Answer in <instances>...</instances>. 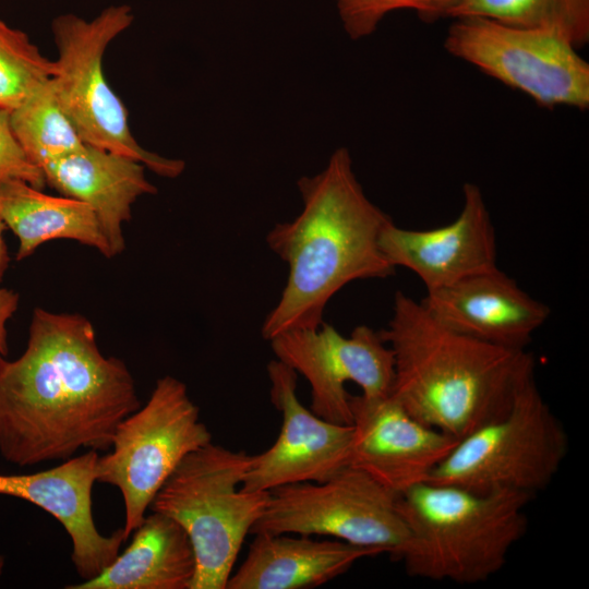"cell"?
I'll return each mask as SVG.
<instances>
[{"label": "cell", "mask_w": 589, "mask_h": 589, "mask_svg": "<svg viewBox=\"0 0 589 589\" xmlns=\"http://www.w3.org/2000/svg\"><path fill=\"white\" fill-rule=\"evenodd\" d=\"M140 407L130 370L100 351L87 317L36 308L23 353L0 360V455L29 467L108 450Z\"/></svg>", "instance_id": "obj_1"}, {"label": "cell", "mask_w": 589, "mask_h": 589, "mask_svg": "<svg viewBox=\"0 0 589 589\" xmlns=\"http://www.w3.org/2000/svg\"><path fill=\"white\" fill-rule=\"evenodd\" d=\"M303 202L291 221L276 224L266 242L288 266V278L261 334L271 340L293 329L322 325L328 301L346 285L395 274L380 247L393 219L369 200L349 151L336 149L324 170L298 180Z\"/></svg>", "instance_id": "obj_2"}, {"label": "cell", "mask_w": 589, "mask_h": 589, "mask_svg": "<svg viewBox=\"0 0 589 589\" xmlns=\"http://www.w3.org/2000/svg\"><path fill=\"white\" fill-rule=\"evenodd\" d=\"M382 339L394 356L390 395L414 418L456 440L504 414L534 373L526 349L489 344L437 322L402 291Z\"/></svg>", "instance_id": "obj_3"}, {"label": "cell", "mask_w": 589, "mask_h": 589, "mask_svg": "<svg viewBox=\"0 0 589 589\" xmlns=\"http://www.w3.org/2000/svg\"><path fill=\"white\" fill-rule=\"evenodd\" d=\"M532 496L426 481L398 495L408 530L399 561L410 577L477 585L506 564L526 534Z\"/></svg>", "instance_id": "obj_4"}, {"label": "cell", "mask_w": 589, "mask_h": 589, "mask_svg": "<svg viewBox=\"0 0 589 589\" xmlns=\"http://www.w3.org/2000/svg\"><path fill=\"white\" fill-rule=\"evenodd\" d=\"M252 455L208 443L188 454L149 509L175 519L195 555L190 589H226L245 537L264 513L269 492L244 491Z\"/></svg>", "instance_id": "obj_5"}, {"label": "cell", "mask_w": 589, "mask_h": 589, "mask_svg": "<svg viewBox=\"0 0 589 589\" xmlns=\"http://www.w3.org/2000/svg\"><path fill=\"white\" fill-rule=\"evenodd\" d=\"M568 447L567 432L533 373L519 386L507 411L458 440L429 481L533 497L556 477Z\"/></svg>", "instance_id": "obj_6"}, {"label": "cell", "mask_w": 589, "mask_h": 589, "mask_svg": "<svg viewBox=\"0 0 589 589\" xmlns=\"http://www.w3.org/2000/svg\"><path fill=\"white\" fill-rule=\"evenodd\" d=\"M133 21L128 5L105 9L92 21L57 17L52 32L59 57L52 85L58 101L85 144L141 161L158 176L176 178L185 164L144 149L130 131L128 111L109 86L103 57L109 43Z\"/></svg>", "instance_id": "obj_7"}, {"label": "cell", "mask_w": 589, "mask_h": 589, "mask_svg": "<svg viewBox=\"0 0 589 589\" xmlns=\"http://www.w3.org/2000/svg\"><path fill=\"white\" fill-rule=\"evenodd\" d=\"M211 442L187 385L171 375L158 378L146 404L117 425L112 450L97 459L96 482L121 492L125 540L182 459Z\"/></svg>", "instance_id": "obj_8"}, {"label": "cell", "mask_w": 589, "mask_h": 589, "mask_svg": "<svg viewBox=\"0 0 589 589\" xmlns=\"http://www.w3.org/2000/svg\"><path fill=\"white\" fill-rule=\"evenodd\" d=\"M397 500L398 494L348 466L323 482L269 491L266 508L250 533L330 536L399 561L408 530Z\"/></svg>", "instance_id": "obj_9"}, {"label": "cell", "mask_w": 589, "mask_h": 589, "mask_svg": "<svg viewBox=\"0 0 589 589\" xmlns=\"http://www.w3.org/2000/svg\"><path fill=\"white\" fill-rule=\"evenodd\" d=\"M445 50L539 106L589 108V63L567 39L481 16L453 19Z\"/></svg>", "instance_id": "obj_10"}, {"label": "cell", "mask_w": 589, "mask_h": 589, "mask_svg": "<svg viewBox=\"0 0 589 589\" xmlns=\"http://www.w3.org/2000/svg\"><path fill=\"white\" fill-rule=\"evenodd\" d=\"M276 359L305 377L311 386V410L327 421L351 425L350 394L357 384L365 397L390 395L394 356L378 330L366 325L350 336L322 323L314 329H293L269 340Z\"/></svg>", "instance_id": "obj_11"}, {"label": "cell", "mask_w": 589, "mask_h": 589, "mask_svg": "<svg viewBox=\"0 0 589 589\" xmlns=\"http://www.w3.org/2000/svg\"><path fill=\"white\" fill-rule=\"evenodd\" d=\"M267 374L281 429L268 449L252 455L241 488L269 492L293 483L323 482L348 467L352 425L327 421L306 409L297 396L298 373L284 362L272 360Z\"/></svg>", "instance_id": "obj_12"}, {"label": "cell", "mask_w": 589, "mask_h": 589, "mask_svg": "<svg viewBox=\"0 0 589 589\" xmlns=\"http://www.w3.org/2000/svg\"><path fill=\"white\" fill-rule=\"evenodd\" d=\"M349 466L401 494L426 482L458 440L410 414L392 395H350Z\"/></svg>", "instance_id": "obj_13"}, {"label": "cell", "mask_w": 589, "mask_h": 589, "mask_svg": "<svg viewBox=\"0 0 589 589\" xmlns=\"http://www.w3.org/2000/svg\"><path fill=\"white\" fill-rule=\"evenodd\" d=\"M462 194L461 211L448 225L413 230L392 220L381 233L388 262L413 272L426 292L497 267L495 230L482 191L468 182Z\"/></svg>", "instance_id": "obj_14"}, {"label": "cell", "mask_w": 589, "mask_h": 589, "mask_svg": "<svg viewBox=\"0 0 589 589\" xmlns=\"http://www.w3.org/2000/svg\"><path fill=\"white\" fill-rule=\"evenodd\" d=\"M98 456L97 450L89 449L39 472L0 473V494L25 500L62 525L71 538L72 563L83 580L107 568L125 541L122 528L104 536L95 525L92 491Z\"/></svg>", "instance_id": "obj_15"}, {"label": "cell", "mask_w": 589, "mask_h": 589, "mask_svg": "<svg viewBox=\"0 0 589 589\" xmlns=\"http://www.w3.org/2000/svg\"><path fill=\"white\" fill-rule=\"evenodd\" d=\"M421 303L446 327L512 349H526L551 313L498 267L428 291Z\"/></svg>", "instance_id": "obj_16"}, {"label": "cell", "mask_w": 589, "mask_h": 589, "mask_svg": "<svg viewBox=\"0 0 589 589\" xmlns=\"http://www.w3.org/2000/svg\"><path fill=\"white\" fill-rule=\"evenodd\" d=\"M145 168L134 158L84 143L46 165L43 173L46 183L63 196L93 209L113 257L125 248L122 225L131 218L132 204L157 192L146 179Z\"/></svg>", "instance_id": "obj_17"}, {"label": "cell", "mask_w": 589, "mask_h": 589, "mask_svg": "<svg viewBox=\"0 0 589 589\" xmlns=\"http://www.w3.org/2000/svg\"><path fill=\"white\" fill-rule=\"evenodd\" d=\"M241 566L226 589H302L322 586L348 572L358 561L376 556L377 549L340 540H314L256 533Z\"/></svg>", "instance_id": "obj_18"}, {"label": "cell", "mask_w": 589, "mask_h": 589, "mask_svg": "<svg viewBox=\"0 0 589 589\" xmlns=\"http://www.w3.org/2000/svg\"><path fill=\"white\" fill-rule=\"evenodd\" d=\"M122 554L98 576L68 589H190L195 555L185 530L171 517L152 512L133 531Z\"/></svg>", "instance_id": "obj_19"}, {"label": "cell", "mask_w": 589, "mask_h": 589, "mask_svg": "<svg viewBox=\"0 0 589 589\" xmlns=\"http://www.w3.org/2000/svg\"><path fill=\"white\" fill-rule=\"evenodd\" d=\"M0 217L19 240L16 261L55 239L75 240L111 257L95 213L79 200L48 195L23 180L8 179L0 182Z\"/></svg>", "instance_id": "obj_20"}, {"label": "cell", "mask_w": 589, "mask_h": 589, "mask_svg": "<svg viewBox=\"0 0 589 589\" xmlns=\"http://www.w3.org/2000/svg\"><path fill=\"white\" fill-rule=\"evenodd\" d=\"M462 16L552 32L577 49L589 41V0H459L449 19Z\"/></svg>", "instance_id": "obj_21"}, {"label": "cell", "mask_w": 589, "mask_h": 589, "mask_svg": "<svg viewBox=\"0 0 589 589\" xmlns=\"http://www.w3.org/2000/svg\"><path fill=\"white\" fill-rule=\"evenodd\" d=\"M10 119L25 154L41 171L84 144L58 101L52 79L10 111Z\"/></svg>", "instance_id": "obj_22"}, {"label": "cell", "mask_w": 589, "mask_h": 589, "mask_svg": "<svg viewBox=\"0 0 589 589\" xmlns=\"http://www.w3.org/2000/svg\"><path fill=\"white\" fill-rule=\"evenodd\" d=\"M28 36L0 20V109L12 111L56 73Z\"/></svg>", "instance_id": "obj_23"}, {"label": "cell", "mask_w": 589, "mask_h": 589, "mask_svg": "<svg viewBox=\"0 0 589 589\" xmlns=\"http://www.w3.org/2000/svg\"><path fill=\"white\" fill-rule=\"evenodd\" d=\"M344 28L351 39L372 34L390 12L412 10L425 23L448 19L459 0H335Z\"/></svg>", "instance_id": "obj_24"}, {"label": "cell", "mask_w": 589, "mask_h": 589, "mask_svg": "<svg viewBox=\"0 0 589 589\" xmlns=\"http://www.w3.org/2000/svg\"><path fill=\"white\" fill-rule=\"evenodd\" d=\"M23 180L37 189L46 184L43 171L35 166L19 143L10 119V111L0 109V182Z\"/></svg>", "instance_id": "obj_25"}, {"label": "cell", "mask_w": 589, "mask_h": 589, "mask_svg": "<svg viewBox=\"0 0 589 589\" xmlns=\"http://www.w3.org/2000/svg\"><path fill=\"white\" fill-rule=\"evenodd\" d=\"M20 294L8 288L0 287V360L5 358L8 347V322L19 308Z\"/></svg>", "instance_id": "obj_26"}, {"label": "cell", "mask_w": 589, "mask_h": 589, "mask_svg": "<svg viewBox=\"0 0 589 589\" xmlns=\"http://www.w3.org/2000/svg\"><path fill=\"white\" fill-rule=\"evenodd\" d=\"M5 228L7 227L0 217V283L3 279L4 273L10 262L8 248L3 238V230Z\"/></svg>", "instance_id": "obj_27"}, {"label": "cell", "mask_w": 589, "mask_h": 589, "mask_svg": "<svg viewBox=\"0 0 589 589\" xmlns=\"http://www.w3.org/2000/svg\"><path fill=\"white\" fill-rule=\"evenodd\" d=\"M3 565H4V558L0 555V576H1L2 570H3Z\"/></svg>", "instance_id": "obj_28"}]
</instances>
